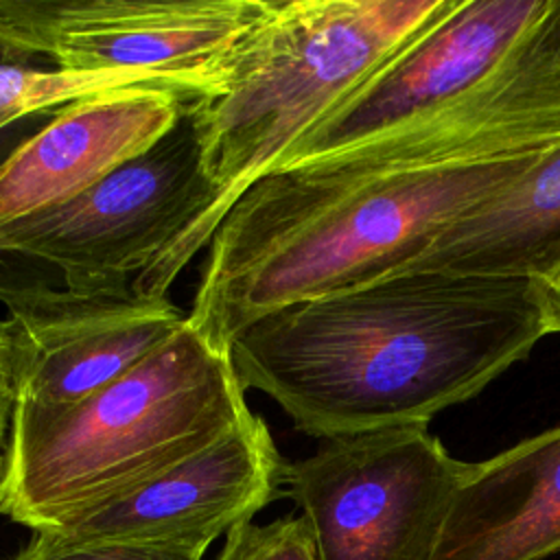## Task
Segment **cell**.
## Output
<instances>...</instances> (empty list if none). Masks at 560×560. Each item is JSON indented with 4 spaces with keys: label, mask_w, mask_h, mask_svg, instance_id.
<instances>
[{
    "label": "cell",
    "mask_w": 560,
    "mask_h": 560,
    "mask_svg": "<svg viewBox=\"0 0 560 560\" xmlns=\"http://www.w3.org/2000/svg\"><path fill=\"white\" fill-rule=\"evenodd\" d=\"M276 0H0V59L151 74L203 96Z\"/></svg>",
    "instance_id": "6"
},
{
    "label": "cell",
    "mask_w": 560,
    "mask_h": 560,
    "mask_svg": "<svg viewBox=\"0 0 560 560\" xmlns=\"http://www.w3.org/2000/svg\"><path fill=\"white\" fill-rule=\"evenodd\" d=\"M466 466L422 424L378 429L289 462L284 492L315 560H433Z\"/></svg>",
    "instance_id": "5"
},
{
    "label": "cell",
    "mask_w": 560,
    "mask_h": 560,
    "mask_svg": "<svg viewBox=\"0 0 560 560\" xmlns=\"http://www.w3.org/2000/svg\"><path fill=\"white\" fill-rule=\"evenodd\" d=\"M451 273L547 284L560 276V142L455 217L398 273Z\"/></svg>",
    "instance_id": "13"
},
{
    "label": "cell",
    "mask_w": 560,
    "mask_h": 560,
    "mask_svg": "<svg viewBox=\"0 0 560 560\" xmlns=\"http://www.w3.org/2000/svg\"><path fill=\"white\" fill-rule=\"evenodd\" d=\"M197 542H83L70 547L26 545L13 560H201Z\"/></svg>",
    "instance_id": "16"
},
{
    "label": "cell",
    "mask_w": 560,
    "mask_h": 560,
    "mask_svg": "<svg viewBox=\"0 0 560 560\" xmlns=\"http://www.w3.org/2000/svg\"><path fill=\"white\" fill-rule=\"evenodd\" d=\"M214 560H315V553L304 518L284 514L271 523L252 518L232 527Z\"/></svg>",
    "instance_id": "15"
},
{
    "label": "cell",
    "mask_w": 560,
    "mask_h": 560,
    "mask_svg": "<svg viewBox=\"0 0 560 560\" xmlns=\"http://www.w3.org/2000/svg\"><path fill=\"white\" fill-rule=\"evenodd\" d=\"M538 289H540V302H542V311H545L547 332L560 335V276L547 284H538Z\"/></svg>",
    "instance_id": "18"
},
{
    "label": "cell",
    "mask_w": 560,
    "mask_h": 560,
    "mask_svg": "<svg viewBox=\"0 0 560 560\" xmlns=\"http://www.w3.org/2000/svg\"><path fill=\"white\" fill-rule=\"evenodd\" d=\"M560 553V427L468 462L433 560Z\"/></svg>",
    "instance_id": "12"
},
{
    "label": "cell",
    "mask_w": 560,
    "mask_h": 560,
    "mask_svg": "<svg viewBox=\"0 0 560 560\" xmlns=\"http://www.w3.org/2000/svg\"><path fill=\"white\" fill-rule=\"evenodd\" d=\"M190 98L171 88L127 85L55 109L0 162V232L59 208L171 133Z\"/></svg>",
    "instance_id": "11"
},
{
    "label": "cell",
    "mask_w": 560,
    "mask_h": 560,
    "mask_svg": "<svg viewBox=\"0 0 560 560\" xmlns=\"http://www.w3.org/2000/svg\"><path fill=\"white\" fill-rule=\"evenodd\" d=\"M13 348L9 435L74 409L166 343L186 322L168 298L0 284Z\"/></svg>",
    "instance_id": "8"
},
{
    "label": "cell",
    "mask_w": 560,
    "mask_h": 560,
    "mask_svg": "<svg viewBox=\"0 0 560 560\" xmlns=\"http://www.w3.org/2000/svg\"><path fill=\"white\" fill-rule=\"evenodd\" d=\"M249 413L230 350L184 322L74 409L9 435L0 514L31 532L55 527L210 448Z\"/></svg>",
    "instance_id": "4"
},
{
    "label": "cell",
    "mask_w": 560,
    "mask_h": 560,
    "mask_svg": "<svg viewBox=\"0 0 560 560\" xmlns=\"http://www.w3.org/2000/svg\"><path fill=\"white\" fill-rule=\"evenodd\" d=\"M540 151L389 175H359L332 158L280 166L212 234L186 324L230 350L267 315L394 276Z\"/></svg>",
    "instance_id": "2"
},
{
    "label": "cell",
    "mask_w": 560,
    "mask_h": 560,
    "mask_svg": "<svg viewBox=\"0 0 560 560\" xmlns=\"http://www.w3.org/2000/svg\"><path fill=\"white\" fill-rule=\"evenodd\" d=\"M13 413V348L4 319H0V466Z\"/></svg>",
    "instance_id": "17"
},
{
    "label": "cell",
    "mask_w": 560,
    "mask_h": 560,
    "mask_svg": "<svg viewBox=\"0 0 560 560\" xmlns=\"http://www.w3.org/2000/svg\"><path fill=\"white\" fill-rule=\"evenodd\" d=\"M287 464L265 420L252 411L210 448L55 527L33 532L28 545L197 542L210 547L284 492Z\"/></svg>",
    "instance_id": "10"
},
{
    "label": "cell",
    "mask_w": 560,
    "mask_h": 560,
    "mask_svg": "<svg viewBox=\"0 0 560 560\" xmlns=\"http://www.w3.org/2000/svg\"><path fill=\"white\" fill-rule=\"evenodd\" d=\"M127 85H158L197 98L188 88L164 81L151 74L105 72V74H74L63 70H44L33 66L0 61V131L11 122L46 112L59 109L70 101Z\"/></svg>",
    "instance_id": "14"
},
{
    "label": "cell",
    "mask_w": 560,
    "mask_h": 560,
    "mask_svg": "<svg viewBox=\"0 0 560 560\" xmlns=\"http://www.w3.org/2000/svg\"><path fill=\"white\" fill-rule=\"evenodd\" d=\"M214 201L188 114L72 201L0 232V254L57 267L79 293L120 295Z\"/></svg>",
    "instance_id": "7"
},
{
    "label": "cell",
    "mask_w": 560,
    "mask_h": 560,
    "mask_svg": "<svg viewBox=\"0 0 560 560\" xmlns=\"http://www.w3.org/2000/svg\"><path fill=\"white\" fill-rule=\"evenodd\" d=\"M446 2L276 0L228 55L219 85L186 103L214 201L131 280V291L168 298L243 192L276 171Z\"/></svg>",
    "instance_id": "3"
},
{
    "label": "cell",
    "mask_w": 560,
    "mask_h": 560,
    "mask_svg": "<svg viewBox=\"0 0 560 560\" xmlns=\"http://www.w3.org/2000/svg\"><path fill=\"white\" fill-rule=\"evenodd\" d=\"M547 4L549 0H448L322 118L280 166L343 151L442 109L486 79Z\"/></svg>",
    "instance_id": "9"
},
{
    "label": "cell",
    "mask_w": 560,
    "mask_h": 560,
    "mask_svg": "<svg viewBox=\"0 0 560 560\" xmlns=\"http://www.w3.org/2000/svg\"><path fill=\"white\" fill-rule=\"evenodd\" d=\"M529 280L394 273L245 328L230 357L306 435L330 440L429 420L475 398L545 337Z\"/></svg>",
    "instance_id": "1"
}]
</instances>
